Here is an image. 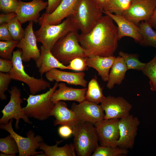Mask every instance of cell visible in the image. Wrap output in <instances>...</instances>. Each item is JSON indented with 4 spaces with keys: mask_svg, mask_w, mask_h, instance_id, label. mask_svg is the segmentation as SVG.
Listing matches in <instances>:
<instances>
[{
    "mask_svg": "<svg viewBox=\"0 0 156 156\" xmlns=\"http://www.w3.org/2000/svg\"><path fill=\"white\" fill-rule=\"evenodd\" d=\"M87 57L114 56L118 46V27L109 16H103L89 33L77 35Z\"/></svg>",
    "mask_w": 156,
    "mask_h": 156,
    "instance_id": "obj_1",
    "label": "cell"
},
{
    "mask_svg": "<svg viewBox=\"0 0 156 156\" xmlns=\"http://www.w3.org/2000/svg\"><path fill=\"white\" fill-rule=\"evenodd\" d=\"M102 13L94 0H78L70 16L77 29L87 34L94 27Z\"/></svg>",
    "mask_w": 156,
    "mask_h": 156,
    "instance_id": "obj_2",
    "label": "cell"
},
{
    "mask_svg": "<svg viewBox=\"0 0 156 156\" xmlns=\"http://www.w3.org/2000/svg\"><path fill=\"white\" fill-rule=\"evenodd\" d=\"M73 129V145L79 156H90L99 146V138L94 125L81 121Z\"/></svg>",
    "mask_w": 156,
    "mask_h": 156,
    "instance_id": "obj_3",
    "label": "cell"
},
{
    "mask_svg": "<svg viewBox=\"0 0 156 156\" xmlns=\"http://www.w3.org/2000/svg\"><path fill=\"white\" fill-rule=\"evenodd\" d=\"M78 31L70 32L60 38L51 51L53 55L64 65L78 57H87L77 38Z\"/></svg>",
    "mask_w": 156,
    "mask_h": 156,
    "instance_id": "obj_4",
    "label": "cell"
},
{
    "mask_svg": "<svg viewBox=\"0 0 156 156\" xmlns=\"http://www.w3.org/2000/svg\"><path fill=\"white\" fill-rule=\"evenodd\" d=\"M56 82L52 88L45 93L36 95H29L27 99H24L27 102L23 107L25 114L28 117L32 118L40 121H44L50 116L55 104L51 100L53 93L58 87Z\"/></svg>",
    "mask_w": 156,
    "mask_h": 156,
    "instance_id": "obj_5",
    "label": "cell"
},
{
    "mask_svg": "<svg viewBox=\"0 0 156 156\" xmlns=\"http://www.w3.org/2000/svg\"><path fill=\"white\" fill-rule=\"evenodd\" d=\"M78 31L69 16L58 24L41 25L34 32L37 42L41 43L46 49L51 51L60 38L70 32Z\"/></svg>",
    "mask_w": 156,
    "mask_h": 156,
    "instance_id": "obj_6",
    "label": "cell"
},
{
    "mask_svg": "<svg viewBox=\"0 0 156 156\" xmlns=\"http://www.w3.org/2000/svg\"><path fill=\"white\" fill-rule=\"evenodd\" d=\"M22 51L19 49L14 51L12 59L13 67L8 73L12 80L23 82L29 87L30 93L33 95L50 88V83L41 77L38 79L31 77L26 73L24 69L21 58Z\"/></svg>",
    "mask_w": 156,
    "mask_h": 156,
    "instance_id": "obj_7",
    "label": "cell"
},
{
    "mask_svg": "<svg viewBox=\"0 0 156 156\" xmlns=\"http://www.w3.org/2000/svg\"><path fill=\"white\" fill-rule=\"evenodd\" d=\"M13 120L12 119L8 123L0 125V128L6 131L14 138L18 148V155L34 156L43 154V151H36L43 142L42 137L39 135L35 136V133L31 130L27 132L26 138L19 135L14 131L12 128Z\"/></svg>",
    "mask_w": 156,
    "mask_h": 156,
    "instance_id": "obj_8",
    "label": "cell"
},
{
    "mask_svg": "<svg viewBox=\"0 0 156 156\" xmlns=\"http://www.w3.org/2000/svg\"><path fill=\"white\" fill-rule=\"evenodd\" d=\"M8 91L10 94V99L9 103L1 111L3 116L0 119V125L7 124L10 119L13 118L16 120L15 126L17 129H19L18 123L21 119H23L26 123L31 124L21 107V104L23 103V101L21 98L20 89L14 86L11 87Z\"/></svg>",
    "mask_w": 156,
    "mask_h": 156,
    "instance_id": "obj_9",
    "label": "cell"
},
{
    "mask_svg": "<svg viewBox=\"0 0 156 156\" xmlns=\"http://www.w3.org/2000/svg\"><path fill=\"white\" fill-rule=\"evenodd\" d=\"M156 8V0H132L121 15L138 25L140 21H148Z\"/></svg>",
    "mask_w": 156,
    "mask_h": 156,
    "instance_id": "obj_10",
    "label": "cell"
},
{
    "mask_svg": "<svg viewBox=\"0 0 156 156\" xmlns=\"http://www.w3.org/2000/svg\"><path fill=\"white\" fill-rule=\"evenodd\" d=\"M140 123L138 118L132 115L119 119L120 137L116 146L126 149L133 148Z\"/></svg>",
    "mask_w": 156,
    "mask_h": 156,
    "instance_id": "obj_11",
    "label": "cell"
},
{
    "mask_svg": "<svg viewBox=\"0 0 156 156\" xmlns=\"http://www.w3.org/2000/svg\"><path fill=\"white\" fill-rule=\"evenodd\" d=\"M101 104L105 115L104 119H120L129 115L132 105L124 98L109 95L105 97Z\"/></svg>",
    "mask_w": 156,
    "mask_h": 156,
    "instance_id": "obj_12",
    "label": "cell"
},
{
    "mask_svg": "<svg viewBox=\"0 0 156 156\" xmlns=\"http://www.w3.org/2000/svg\"><path fill=\"white\" fill-rule=\"evenodd\" d=\"M71 109L82 122L94 125L104 119L105 114L101 105L84 100L79 104L73 103Z\"/></svg>",
    "mask_w": 156,
    "mask_h": 156,
    "instance_id": "obj_13",
    "label": "cell"
},
{
    "mask_svg": "<svg viewBox=\"0 0 156 156\" xmlns=\"http://www.w3.org/2000/svg\"><path fill=\"white\" fill-rule=\"evenodd\" d=\"M119 119H104L94 125L98 134L100 146L117 147L116 143L120 137Z\"/></svg>",
    "mask_w": 156,
    "mask_h": 156,
    "instance_id": "obj_14",
    "label": "cell"
},
{
    "mask_svg": "<svg viewBox=\"0 0 156 156\" xmlns=\"http://www.w3.org/2000/svg\"><path fill=\"white\" fill-rule=\"evenodd\" d=\"M33 22L29 21L25 29L23 37L19 41L16 47L22 51L23 61L27 62L32 59L36 61L40 56V50L37 46V40L33 29Z\"/></svg>",
    "mask_w": 156,
    "mask_h": 156,
    "instance_id": "obj_15",
    "label": "cell"
},
{
    "mask_svg": "<svg viewBox=\"0 0 156 156\" xmlns=\"http://www.w3.org/2000/svg\"><path fill=\"white\" fill-rule=\"evenodd\" d=\"M18 0L19 4L16 12V18L22 24L28 21L38 23L40 12L46 9L48 5V1L43 0H32L29 2Z\"/></svg>",
    "mask_w": 156,
    "mask_h": 156,
    "instance_id": "obj_16",
    "label": "cell"
},
{
    "mask_svg": "<svg viewBox=\"0 0 156 156\" xmlns=\"http://www.w3.org/2000/svg\"><path fill=\"white\" fill-rule=\"evenodd\" d=\"M78 0H62L52 13H43L38 20L39 25H55L61 23L65 19L70 16L73 12Z\"/></svg>",
    "mask_w": 156,
    "mask_h": 156,
    "instance_id": "obj_17",
    "label": "cell"
},
{
    "mask_svg": "<svg viewBox=\"0 0 156 156\" xmlns=\"http://www.w3.org/2000/svg\"><path fill=\"white\" fill-rule=\"evenodd\" d=\"M102 12L110 16L117 24L118 40L125 36L133 38L137 43H139L142 39L138 25L129 20L123 16L113 14L107 11Z\"/></svg>",
    "mask_w": 156,
    "mask_h": 156,
    "instance_id": "obj_18",
    "label": "cell"
},
{
    "mask_svg": "<svg viewBox=\"0 0 156 156\" xmlns=\"http://www.w3.org/2000/svg\"><path fill=\"white\" fill-rule=\"evenodd\" d=\"M47 79L50 82L54 81L58 83L64 82L75 86L86 87L87 82L84 78L85 73L83 72L73 73L60 70L57 68L52 69L45 73Z\"/></svg>",
    "mask_w": 156,
    "mask_h": 156,
    "instance_id": "obj_19",
    "label": "cell"
},
{
    "mask_svg": "<svg viewBox=\"0 0 156 156\" xmlns=\"http://www.w3.org/2000/svg\"><path fill=\"white\" fill-rule=\"evenodd\" d=\"M51 116H54L55 118L53 121L55 126L67 125L73 129L81 122L75 113L68 108L66 104L62 101L55 104Z\"/></svg>",
    "mask_w": 156,
    "mask_h": 156,
    "instance_id": "obj_20",
    "label": "cell"
},
{
    "mask_svg": "<svg viewBox=\"0 0 156 156\" xmlns=\"http://www.w3.org/2000/svg\"><path fill=\"white\" fill-rule=\"evenodd\" d=\"M58 88L52 94L51 100L55 104L60 101H75L80 103L85 100L87 88H75L67 86L65 83H58Z\"/></svg>",
    "mask_w": 156,
    "mask_h": 156,
    "instance_id": "obj_21",
    "label": "cell"
},
{
    "mask_svg": "<svg viewBox=\"0 0 156 156\" xmlns=\"http://www.w3.org/2000/svg\"><path fill=\"white\" fill-rule=\"evenodd\" d=\"M40 50V56L35 61L36 66L41 77L44 74L53 68L70 70L67 66L58 61L53 55L51 51L46 49L42 45L41 46Z\"/></svg>",
    "mask_w": 156,
    "mask_h": 156,
    "instance_id": "obj_22",
    "label": "cell"
},
{
    "mask_svg": "<svg viewBox=\"0 0 156 156\" xmlns=\"http://www.w3.org/2000/svg\"><path fill=\"white\" fill-rule=\"evenodd\" d=\"M116 57H103L96 56L86 58V63L89 67L95 69L102 80L107 81L110 70L114 62Z\"/></svg>",
    "mask_w": 156,
    "mask_h": 156,
    "instance_id": "obj_23",
    "label": "cell"
},
{
    "mask_svg": "<svg viewBox=\"0 0 156 156\" xmlns=\"http://www.w3.org/2000/svg\"><path fill=\"white\" fill-rule=\"evenodd\" d=\"M127 69L122 57L120 56L116 57L110 71L107 88L112 89L115 84L120 85L125 79Z\"/></svg>",
    "mask_w": 156,
    "mask_h": 156,
    "instance_id": "obj_24",
    "label": "cell"
},
{
    "mask_svg": "<svg viewBox=\"0 0 156 156\" xmlns=\"http://www.w3.org/2000/svg\"><path fill=\"white\" fill-rule=\"evenodd\" d=\"M64 140L56 141L55 145L49 146L44 141L40 147L39 149L44 152L47 156H75V151L73 144H66L64 146L59 147L58 145Z\"/></svg>",
    "mask_w": 156,
    "mask_h": 156,
    "instance_id": "obj_25",
    "label": "cell"
},
{
    "mask_svg": "<svg viewBox=\"0 0 156 156\" xmlns=\"http://www.w3.org/2000/svg\"><path fill=\"white\" fill-rule=\"evenodd\" d=\"M142 39L139 43L144 47H152L156 49V31L148 21H142L138 25Z\"/></svg>",
    "mask_w": 156,
    "mask_h": 156,
    "instance_id": "obj_26",
    "label": "cell"
},
{
    "mask_svg": "<svg viewBox=\"0 0 156 156\" xmlns=\"http://www.w3.org/2000/svg\"><path fill=\"white\" fill-rule=\"evenodd\" d=\"M105 97L103 94V88L95 76L88 83L85 100L98 104L101 103Z\"/></svg>",
    "mask_w": 156,
    "mask_h": 156,
    "instance_id": "obj_27",
    "label": "cell"
},
{
    "mask_svg": "<svg viewBox=\"0 0 156 156\" xmlns=\"http://www.w3.org/2000/svg\"><path fill=\"white\" fill-rule=\"evenodd\" d=\"M0 151L1 156H15L19 153L18 148L14 138L9 135L0 138Z\"/></svg>",
    "mask_w": 156,
    "mask_h": 156,
    "instance_id": "obj_28",
    "label": "cell"
},
{
    "mask_svg": "<svg viewBox=\"0 0 156 156\" xmlns=\"http://www.w3.org/2000/svg\"><path fill=\"white\" fill-rule=\"evenodd\" d=\"M118 54L123 59L128 70L133 69L142 71L146 66V63L140 62L137 54L128 53L122 51H119Z\"/></svg>",
    "mask_w": 156,
    "mask_h": 156,
    "instance_id": "obj_29",
    "label": "cell"
},
{
    "mask_svg": "<svg viewBox=\"0 0 156 156\" xmlns=\"http://www.w3.org/2000/svg\"><path fill=\"white\" fill-rule=\"evenodd\" d=\"M132 0H109L103 11L121 15L130 5Z\"/></svg>",
    "mask_w": 156,
    "mask_h": 156,
    "instance_id": "obj_30",
    "label": "cell"
},
{
    "mask_svg": "<svg viewBox=\"0 0 156 156\" xmlns=\"http://www.w3.org/2000/svg\"><path fill=\"white\" fill-rule=\"evenodd\" d=\"M127 149L118 147L99 146L92 155V156H120L126 155Z\"/></svg>",
    "mask_w": 156,
    "mask_h": 156,
    "instance_id": "obj_31",
    "label": "cell"
},
{
    "mask_svg": "<svg viewBox=\"0 0 156 156\" xmlns=\"http://www.w3.org/2000/svg\"><path fill=\"white\" fill-rule=\"evenodd\" d=\"M142 71L149 79L151 90L156 92V53L151 61L146 63Z\"/></svg>",
    "mask_w": 156,
    "mask_h": 156,
    "instance_id": "obj_32",
    "label": "cell"
},
{
    "mask_svg": "<svg viewBox=\"0 0 156 156\" xmlns=\"http://www.w3.org/2000/svg\"><path fill=\"white\" fill-rule=\"evenodd\" d=\"M19 41L12 40L0 41V58L12 60L14 49L16 47Z\"/></svg>",
    "mask_w": 156,
    "mask_h": 156,
    "instance_id": "obj_33",
    "label": "cell"
},
{
    "mask_svg": "<svg viewBox=\"0 0 156 156\" xmlns=\"http://www.w3.org/2000/svg\"><path fill=\"white\" fill-rule=\"evenodd\" d=\"M8 27L14 40L19 41L24 36L25 29L16 17L7 23Z\"/></svg>",
    "mask_w": 156,
    "mask_h": 156,
    "instance_id": "obj_34",
    "label": "cell"
},
{
    "mask_svg": "<svg viewBox=\"0 0 156 156\" xmlns=\"http://www.w3.org/2000/svg\"><path fill=\"white\" fill-rule=\"evenodd\" d=\"M12 80L8 73L0 72V99L1 100L7 99L5 92L8 90Z\"/></svg>",
    "mask_w": 156,
    "mask_h": 156,
    "instance_id": "obj_35",
    "label": "cell"
},
{
    "mask_svg": "<svg viewBox=\"0 0 156 156\" xmlns=\"http://www.w3.org/2000/svg\"><path fill=\"white\" fill-rule=\"evenodd\" d=\"M19 4L18 0H0V9L6 13H16Z\"/></svg>",
    "mask_w": 156,
    "mask_h": 156,
    "instance_id": "obj_36",
    "label": "cell"
},
{
    "mask_svg": "<svg viewBox=\"0 0 156 156\" xmlns=\"http://www.w3.org/2000/svg\"><path fill=\"white\" fill-rule=\"evenodd\" d=\"M86 57H78L72 60L67 66L70 70L83 71L87 70L88 66L86 63Z\"/></svg>",
    "mask_w": 156,
    "mask_h": 156,
    "instance_id": "obj_37",
    "label": "cell"
},
{
    "mask_svg": "<svg viewBox=\"0 0 156 156\" xmlns=\"http://www.w3.org/2000/svg\"><path fill=\"white\" fill-rule=\"evenodd\" d=\"M0 40L3 41L13 40L9 30L7 23L0 24Z\"/></svg>",
    "mask_w": 156,
    "mask_h": 156,
    "instance_id": "obj_38",
    "label": "cell"
},
{
    "mask_svg": "<svg viewBox=\"0 0 156 156\" xmlns=\"http://www.w3.org/2000/svg\"><path fill=\"white\" fill-rule=\"evenodd\" d=\"M58 133L60 136L66 139L70 137L73 135V129L67 125H62L58 128Z\"/></svg>",
    "mask_w": 156,
    "mask_h": 156,
    "instance_id": "obj_39",
    "label": "cell"
},
{
    "mask_svg": "<svg viewBox=\"0 0 156 156\" xmlns=\"http://www.w3.org/2000/svg\"><path fill=\"white\" fill-rule=\"evenodd\" d=\"M13 67L12 60H8L0 58V72L4 73H9Z\"/></svg>",
    "mask_w": 156,
    "mask_h": 156,
    "instance_id": "obj_40",
    "label": "cell"
},
{
    "mask_svg": "<svg viewBox=\"0 0 156 156\" xmlns=\"http://www.w3.org/2000/svg\"><path fill=\"white\" fill-rule=\"evenodd\" d=\"M62 0H48V5L45 12L50 14L53 12L60 4Z\"/></svg>",
    "mask_w": 156,
    "mask_h": 156,
    "instance_id": "obj_41",
    "label": "cell"
},
{
    "mask_svg": "<svg viewBox=\"0 0 156 156\" xmlns=\"http://www.w3.org/2000/svg\"><path fill=\"white\" fill-rule=\"evenodd\" d=\"M17 14L15 12L1 13L0 14V24L8 23L16 17Z\"/></svg>",
    "mask_w": 156,
    "mask_h": 156,
    "instance_id": "obj_42",
    "label": "cell"
},
{
    "mask_svg": "<svg viewBox=\"0 0 156 156\" xmlns=\"http://www.w3.org/2000/svg\"><path fill=\"white\" fill-rule=\"evenodd\" d=\"M148 21L152 27L154 28L156 31V8Z\"/></svg>",
    "mask_w": 156,
    "mask_h": 156,
    "instance_id": "obj_43",
    "label": "cell"
},
{
    "mask_svg": "<svg viewBox=\"0 0 156 156\" xmlns=\"http://www.w3.org/2000/svg\"><path fill=\"white\" fill-rule=\"evenodd\" d=\"M99 8L102 11L106 5L108 0H94Z\"/></svg>",
    "mask_w": 156,
    "mask_h": 156,
    "instance_id": "obj_44",
    "label": "cell"
},
{
    "mask_svg": "<svg viewBox=\"0 0 156 156\" xmlns=\"http://www.w3.org/2000/svg\"></svg>",
    "mask_w": 156,
    "mask_h": 156,
    "instance_id": "obj_45",
    "label": "cell"
},
{
    "mask_svg": "<svg viewBox=\"0 0 156 156\" xmlns=\"http://www.w3.org/2000/svg\"></svg>",
    "mask_w": 156,
    "mask_h": 156,
    "instance_id": "obj_46",
    "label": "cell"
}]
</instances>
